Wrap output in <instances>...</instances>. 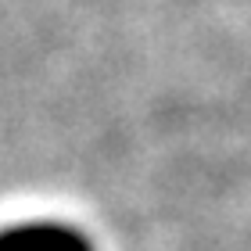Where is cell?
<instances>
[{
	"mask_svg": "<svg viewBox=\"0 0 251 251\" xmlns=\"http://www.w3.org/2000/svg\"><path fill=\"white\" fill-rule=\"evenodd\" d=\"M0 251H97L94 241L68 223L32 219L0 230Z\"/></svg>",
	"mask_w": 251,
	"mask_h": 251,
	"instance_id": "6da1fadb",
	"label": "cell"
}]
</instances>
